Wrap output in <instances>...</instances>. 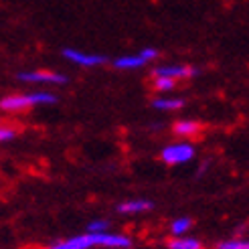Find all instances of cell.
Returning a JSON list of instances; mask_svg holds the SVG:
<instances>
[{
    "mask_svg": "<svg viewBox=\"0 0 249 249\" xmlns=\"http://www.w3.org/2000/svg\"><path fill=\"white\" fill-rule=\"evenodd\" d=\"M93 245H104L111 249H130L134 241L126 235H116V233H85L79 237H73L67 241H59L49 245L47 249H89Z\"/></svg>",
    "mask_w": 249,
    "mask_h": 249,
    "instance_id": "obj_1",
    "label": "cell"
},
{
    "mask_svg": "<svg viewBox=\"0 0 249 249\" xmlns=\"http://www.w3.org/2000/svg\"><path fill=\"white\" fill-rule=\"evenodd\" d=\"M193 156H195V148H193L191 144H184V142H180V144H170V146L164 148L162 152H160V158H162V162H164V164H170V166L189 162V160H193Z\"/></svg>",
    "mask_w": 249,
    "mask_h": 249,
    "instance_id": "obj_2",
    "label": "cell"
},
{
    "mask_svg": "<svg viewBox=\"0 0 249 249\" xmlns=\"http://www.w3.org/2000/svg\"><path fill=\"white\" fill-rule=\"evenodd\" d=\"M17 77H18V81H24V83H55V85L67 83L65 75L53 73V71H22Z\"/></svg>",
    "mask_w": 249,
    "mask_h": 249,
    "instance_id": "obj_3",
    "label": "cell"
},
{
    "mask_svg": "<svg viewBox=\"0 0 249 249\" xmlns=\"http://www.w3.org/2000/svg\"><path fill=\"white\" fill-rule=\"evenodd\" d=\"M154 77H170V79H189L198 75L196 67H189V65H162L156 67L152 71Z\"/></svg>",
    "mask_w": 249,
    "mask_h": 249,
    "instance_id": "obj_4",
    "label": "cell"
},
{
    "mask_svg": "<svg viewBox=\"0 0 249 249\" xmlns=\"http://www.w3.org/2000/svg\"><path fill=\"white\" fill-rule=\"evenodd\" d=\"M63 57L69 59L71 63H77V65H83V67H95V65L107 63L106 55H89V53L75 51V49H63Z\"/></svg>",
    "mask_w": 249,
    "mask_h": 249,
    "instance_id": "obj_5",
    "label": "cell"
},
{
    "mask_svg": "<svg viewBox=\"0 0 249 249\" xmlns=\"http://www.w3.org/2000/svg\"><path fill=\"white\" fill-rule=\"evenodd\" d=\"M35 102H33V95L31 93H24V95H6L0 99V109L4 111H24L33 107Z\"/></svg>",
    "mask_w": 249,
    "mask_h": 249,
    "instance_id": "obj_6",
    "label": "cell"
},
{
    "mask_svg": "<svg viewBox=\"0 0 249 249\" xmlns=\"http://www.w3.org/2000/svg\"><path fill=\"white\" fill-rule=\"evenodd\" d=\"M201 130H203L201 124L193 122V120H180L172 126V132L177 136H182V138H193V136H196Z\"/></svg>",
    "mask_w": 249,
    "mask_h": 249,
    "instance_id": "obj_7",
    "label": "cell"
},
{
    "mask_svg": "<svg viewBox=\"0 0 249 249\" xmlns=\"http://www.w3.org/2000/svg\"><path fill=\"white\" fill-rule=\"evenodd\" d=\"M152 203L144 201V198H136V201H124L118 205V213H144V211H150Z\"/></svg>",
    "mask_w": 249,
    "mask_h": 249,
    "instance_id": "obj_8",
    "label": "cell"
},
{
    "mask_svg": "<svg viewBox=\"0 0 249 249\" xmlns=\"http://www.w3.org/2000/svg\"><path fill=\"white\" fill-rule=\"evenodd\" d=\"M148 61L138 53V55H126V57H120L114 61V67L116 69H138V67H144Z\"/></svg>",
    "mask_w": 249,
    "mask_h": 249,
    "instance_id": "obj_9",
    "label": "cell"
},
{
    "mask_svg": "<svg viewBox=\"0 0 249 249\" xmlns=\"http://www.w3.org/2000/svg\"><path fill=\"white\" fill-rule=\"evenodd\" d=\"M168 249H203V243L193 237H172L166 241Z\"/></svg>",
    "mask_w": 249,
    "mask_h": 249,
    "instance_id": "obj_10",
    "label": "cell"
},
{
    "mask_svg": "<svg viewBox=\"0 0 249 249\" xmlns=\"http://www.w3.org/2000/svg\"><path fill=\"white\" fill-rule=\"evenodd\" d=\"M182 106H184V99L180 97H158L152 102V107L162 111H174V109H180Z\"/></svg>",
    "mask_w": 249,
    "mask_h": 249,
    "instance_id": "obj_11",
    "label": "cell"
},
{
    "mask_svg": "<svg viewBox=\"0 0 249 249\" xmlns=\"http://www.w3.org/2000/svg\"><path fill=\"white\" fill-rule=\"evenodd\" d=\"M191 227H193V219H189V217H178L177 221H172L170 233L174 235V237H180V235L186 233Z\"/></svg>",
    "mask_w": 249,
    "mask_h": 249,
    "instance_id": "obj_12",
    "label": "cell"
},
{
    "mask_svg": "<svg viewBox=\"0 0 249 249\" xmlns=\"http://www.w3.org/2000/svg\"><path fill=\"white\" fill-rule=\"evenodd\" d=\"M177 87V79L170 77H154V89L158 91H172Z\"/></svg>",
    "mask_w": 249,
    "mask_h": 249,
    "instance_id": "obj_13",
    "label": "cell"
},
{
    "mask_svg": "<svg viewBox=\"0 0 249 249\" xmlns=\"http://www.w3.org/2000/svg\"><path fill=\"white\" fill-rule=\"evenodd\" d=\"M217 249H249V241L227 239V241H221V243L217 245Z\"/></svg>",
    "mask_w": 249,
    "mask_h": 249,
    "instance_id": "obj_14",
    "label": "cell"
},
{
    "mask_svg": "<svg viewBox=\"0 0 249 249\" xmlns=\"http://www.w3.org/2000/svg\"><path fill=\"white\" fill-rule=\"evenodd\" d=\"M109 223L107 221H91L87 225V233H107Z\"/></svg>",
    "mask_w": 249,
    "mask_h": 249,
    "instance_id": "obj_15",
    "label": "cell"
},
{
    "mask_svg": "<svg viewBox=\"0 0 249 249\" xmlns=\"http://www.w3.org/2000/svg\"><path fill=\"white\" fill-rule=\"evenodd\" d=\"M12 138H17V130L15 128H6V126H0V142H8Z\"/></svg>",
    "mask_w": 249,
    "mask_h": 249,
    "instance_id": "obj_16",
    "label": "cell"
},
{
    "mask_svg": "<svg viewBox=\"0 0 249 249\" xmlns=\"http://www.w3.org/2000/svg\"><path fill=\"white\" fill-rule=\"evenodd\" d=\"M140 55H142L146 61H154V59L158 57V51H156L154 47H146V49H142V51H140Z\"/></svg>",
    "mask_w": 249,
    "mask_h": 249,
    "instance_id": "obj_17",
    "label": "cell"
}]
</instances>
